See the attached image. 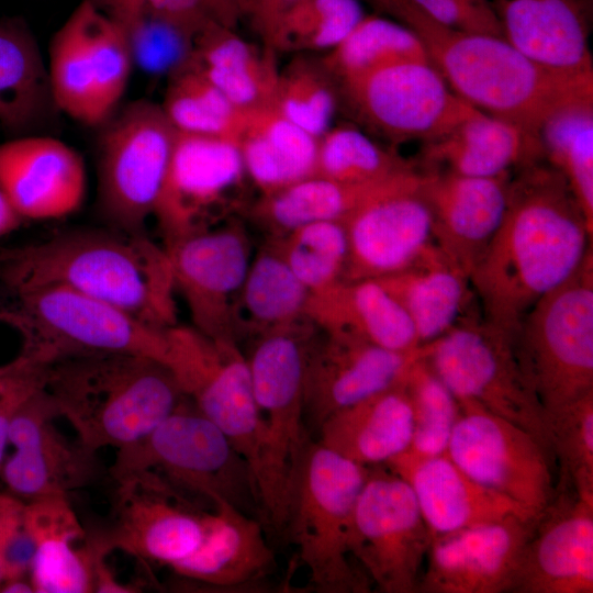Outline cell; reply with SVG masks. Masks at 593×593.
I'll return each instance as SVG.
<instances>
[{"label": "cell", "instance_id": "cell-26", "mask_svg": "<svg viewBox=\"0 0 593 593\" xmlns=\"http://www.w3.org/2000/svg\"><path fill=\"white\" fill-rule=\"evenodd\" d=\"M593 592V502L574 493L536 521L514 593Z\"/></svg>", "mask_w": 593, "mask_h": 593}, {"label": "cell", "instance_id": "cell-55", "mask_svg": "<svg viewBox=\"0 0 593 593\" xmlns=\"http://www.w3.org/2000/svg\"><path fill=\"white\" fill-rule=\"evenodd\" d=\"M24 503L9 496L0 504V584L7 580V574L2 561L3 545L12 529L21 522Z\"/></svg>", "mask_w": 593, "mask_h": 593}, {"label": "cell", "instance_id": "cell-14", "mask_svg": "<svg viewBox=\"0 0 593 593\" xmlns=\"http://www.w3.org/2000/svg\"><path fill=\"white\" fill-rule=\"evenodd\" d=\"M429 544L411 486L389 468L370 467L355 505L349 547L371 584L383 593L417 592Z\"/></svg>", "mask_w": 593, "mask_h": 593}, {"label": "cell", "instance_id": "cell-3", "mask_svg": "<svg viewBox=\"0 0 593 593\" xmlns=\"http://www.w3.org/2000/svg\"><path fill=\"white\" fill-rule=\"evenodd\" d=\"M385 13L417 34L430 64L461 100L536 137L555 112L593 99V74L544 66L502 36L444 26L407 0H389Z\"/></svg>", "mask_w": 593, "mask_h": 593}, {"label": "cell", "instance_id": "cell-12", "mask_svg": "<svg viewBox=\"0 0 593 593\" xmlns=\"http://www.w3.org/2000/svg\"><path fill=\"white\" fill-rule=\"evenodd\" d=\"M46 67L56 110L98 127L116 111L130 80L127 34L90 0H81L54 34Z\"/></svg>", "mask_w": 593, "mask_h": 593}, {"label": "cell", "instance_id": "cell-45", "mask_svg": "<svg viewBox=\"0 0 593 593\" xmlns=\"http://www.w3.org/2000/svg\"><path fill=\"white\" fill-rule=\"evenodd\" d=\"M404 388L413 416L412 438L405 450L427 456L446 452L460 407L425 359L424 349L409 368Z\"/></svg>", "mask_w": 593, "mask_h": 593}, {"label": "cell", "instance_id": "cell-15", "mask_svg": "<svg viewBox=\"0 0 593 593\" xmlns=\"http://www.w3.org/2000/svg\"><path fill=\"white\" fill-rule=\"evenodd\" d=\"M340 90L362 122L393 143L434 141L477 110L430 61L394 64L342 83Z\"/></svg>", "mask_w": 593, "mask_h": 593}, {"label": "cell", "instance_id": "cell-35", "mask_svg": "<svg viewBox=\"0 0 593 593\" xmlns=\"http://www.w3.org/2000/svg\"><path fill=\"white\" fill-rule=\"evenodd\" d=\"M189 64L237 109L272 105L279 70L270 53H261L234 27L210 24L194 38Z\"/></svg>", "mask_w": 593, "mask_h": 593}, {"label": "cell", "instance_id": "cell-53", "mask_svg": "<svg viewBox=\"0 0 593 593\" xmlns=\"http://www.w3.org/2000/svg\"><path fill=\"white\" fill-rule=\"evenodd\" d=\"M243 16L248 18L267 42L280 16L300 0H240Z\"/></svg>", "mask_w": 593, "mask_h": 593}, {"label": "cell", "instance_id": "cell-36", "mask_svg": "<svg viewBox=\"0 0 593 593\" xmlns=\"http://www.w3.org/2000/svg\"><path fill=\"white\" fill-rule=\"evenodd\" d=\"M238 144L246 174L262 194L316 174L318 138L272 105L246 112Z\"/></svg>", "mask_w": 593, "mask_h": 593}, {"label": "cell", "instance_id": "cell-24", "mask_svg": "<svg viewBox=\"0 0 593 593\" xmlns=\"http://www.w3.org/2000/svg\"><path fill=\"white\" fill-rule=\"evenodd\" d=\"M0 190L22 220H58L85 201L86 165L58 138L20 136L0 143Z\"/></svg>", "mask_w": 593, "mask_h": 593}, {"label": "cell", "instance_id": "cell-10", "mask_svg": "<svg viewBox=\"0 0 593 593\" xmlns=\"http://www.w3.org/2000/svg\"><path fill=\"white\" fill-rule=\"evenodd\" d=\"M423 349L460 409L505 418L552 454L545 411L521 369L510 334L484 320L463 317Z\"/></svg>", "mask_w": 593, "mask_h": 593}, {"label": "cell", "instance_id": "cell-50", "mask_svg": "<svg viewBox=\"0 0 593 593\" xmlns=\"http://www.w3.org/2000/svg\"><path fill=\"white\" fill-rule=\"evenodd\" d=\"M146 7L193 38L210 24L235 27L244 18L240 0H146Z\"/></svg>", "mask_w": 593, "mask_h": 593}, {"label": "cell", "instance_id": "cell-43", "mask_svg": "<svg viewBox=\"0 0 593 593\" xmlns=\"http://www.w3.org/2000/svg\"><path fill=\"white\" fill-rule=\"evenodd\" d=\"M365 15L361 0H300L280 16L266 44L270 49L328 53Z\"/></svg>", "mask_w": 593, "mask_h": 593}, {"label": "cell", "instance_id": "cell-20", "mask_svg": "<svg viewBox=\"0 0 593 593\" xmlns=\"http://www.w3.org/2000/svg\"><path fill=\"white\" fill-rule=\"evenodd\" d=\"M57 416L42 385L19 404L11 417L9 444L14 452L5 458L0 478L8 494L23 503L68 496L98 474L97 452L59 433L52 422Z\"/></svg>", "mask_w": 593, "mask_h": 593}, {"label": "cell", "instance_id": "cell-59", "mask_svg": "<svg viewBox=\"0 0 593 593\" xmlns=\"http://www.w3.org/2000/svg\"><path fill=\"white\" fill-rule=\"evenodd\" d=\"M10 495L8 493H0V504L3 503Z\"/></svg>", "mask_w": 593, "mask_h": 593}, {"label": "cell", "instance_id": "cell-1", "mask_svg": "<svg viewBox=\"0 0 593 593\" xmlns=\"http://www.w3.org/2000/svg\"><path fill=\"white\" fill-rule=\"evenodd\" d=\"M593 227L564 177L537 161L510 178L502 221L470 273L483 320L510 334L579 268Z\"/></svg>", "mask_w": 593, "mask_h": 593}, {"label": "cell", "instance_id": "cell-2", "mask_svg": "<svg viewBox=\"0 0 593 593\" xmlns=\"http://www.w3.org/2000/svg\"><path fill=\"white\" fill-rule=\"evenodd\" d=\"M0 282L14 294L66 288L159 328L178 324L169 257L145 232L78 228L0 248Z\"/></svg>", "mask_w": 593, "mask_h": 593}, {"label": "cell", "instance_id": "cell-39", "mask_svg": "<svg viewBox=\"0 0 593 593\" xmlns=\"http://www.w3.org/2000/svg\"><path fill=\"white\" fill-rule=\"evenodd\" d=\"M55 108L44 63L30 31L0 22V123L23 132Z\"/></svg>", "mask_w": 593, "mask_h": 593}, {"label": "cell", "instance_id": "cell-27", "mask_svg": "<svg viewBox=\"0 0 593 593\" xmlns=\"http://www.w3.org/2000/svg\"><path fill=\"white\" fill-rule=\"evenodd\" d=\"M510 178L426 171L433 242L469 277L502 221Z\"/></svg>", "mask_w": 593, "mask_h": 593}, {"label": "cell", "instance_id": "cell-22", "mask_svg": "<svg viewBox=\"0 0 593 593\" xmlns=\"http://www.w3.org/2000/svg\"><path fill=\"white\" fill-rule=\"evenodd\" d=\"M245 176L237 139L178 132L154 215L164 243L210 226Z\"/></svg>", "mask_w": 593, "mask_h": 593}, {"label": "cell", "instance_id": "cell-48", "mask_svg": "<svg viewBox=\"0 0 593 593\" xmlns=\"http://www.w3.org/2000/svg\"><path fill=\"white\" fill-rule=\"evenodd\" d=\"M552 454L579 497L593 502V391L547 417Z\"/></svg>", "mask_w": 593, "mask_h": 593}, {"label": "cell", "instance_id": "cell-16", "mask_svg": "<svg viewBox=\"0 0 593 593\" xmlns=\"http://www.w3.org/2000/svg\"><path fill=\"white\" fill-rule=\"evenodd\" d=\"M446 454L473 480L536 517L553 501L550 452L533 434L505 418L460 409Z\"/></svg>", "mask_w": 593, "mask_h": 593}, {"label": "cell", "instance_id": "cell-49", "mask_svg": "<svg viewBox=\"0 0 593 593\" xmlns=\"http://www.w3.org/2000/svg\"><path fill=\"white\" fill-rule=\"evenodd\" d=\"M133 67L146 75L168 78L186 67L194 38L175 24L146 11L127 33Z\"/></svg>", "mask_w": 593, "mask_h": 593}, {"label": "cell", "instance_id": "cell-31", "mask_svg": "<svg viewBox=\"0 0 593 593\" xmlns=\"http://www.w3.org/2000/svg\"><path fill=\"white\" fill-rule=\"evenodd\" d=\"M305 316L324 333L351 334L387 349L422 346L405 310L376 279L339 280L311 292Z\"/></svg>", "mask_w": 593, "mask_h": 593}, {"label": "cell", "instance_id": "cell-28", "mask_svg": "<svg viewBox=\"0 0 593 593\" xmlns=\"http://www.w3.org/2000/svg\"><path fill=\"white\" fill-rule=\"evenodd\" d=\"M504 38L549 68L593 74V0H493Z\"/></svg>", "mask_w": 593, "mask_h": 593}, {"label": "cell", "instance_id": "cell-40", "mask_svg": "<svg viewBox=\"0 0 593 593\" xmlns=\"http://www.w3.org/2000/svg\"><path fill=\"white\" fill-rule=\"evenodd\" d=\"M429 61L417 34L403 23L366 14L347 37L322 60L339 85L404 61Z\"/></svg>", "mask_w": 593, "mask_h": 593}, {"label": "cell", "instance_id": "cell-5", "mask_svg": "<svg viewBox=\"0 0 593 593\" xmlns=\"http://www.w3.org/2000/svg\"><path fill=\"white\" fill-rule=\"evenodd\" d=\"M314 332L307 320L268 329L255 336L246 357L261 418L254 484L261 522L277 533L286 530L298 472L311 441L304 385Z\"/></svg>", "mask_w": 593, "mask_h": 593}, {"label": "cell", "instance_id": "cell-34", "mask_svg": "<svg viewBox=\"0 0 593 593\" xmlns=\"http://www.w3.org/2000/svg\"><path fill=\"white\" fill-rule=\"evenodd\" d=\"M429 164L471 177L510 174L542 156L539 138L503 119L475 110L445 135L425 143Z\"/></svg>", "mask_w": 593, "mask_h": 593}, {"label": "cell", "instance_id": "cell-8", "mask_svg": "<svg viewBox=\"0 0 593 593\" xmlns=\"http://www.w3.org/2000/svg\"><path fill=\"white\" fill-rule=\"evenodd\" d=\"M521 369L546 419L593 391V254L540 298L513 336Z\"/></svg>", "mask_w": 593, "mask_h": 593}, {"label": "cell", "instance_id": "cell-6", "mask_svg": "<svg viewBox=\"0 0 593 593\" xmlns=\"http://www.w3.org/2000/svg\"><path fill=\"white\" fill-rule=\"evenodd\" d=\"M369 468L310 441L298 472L286 530L321 593H366L371 582L354 560V510Z\"/></svg>", "mask_w": 593, "mask_h": 593}, {"label": "cell", "instance_id": "cell-11", "mask_svg": "<svg viewBox=\"0 0 593 593\" xmlns=\"http://www.w3.org/2000/svg\"><path fill=\"white\" fill-rule=\"evenodd\" d=\"M97 202L110 227L142 233L155 215L178 131L161 104L134 100L100 126Z\"/></svg>", "mask_w": 593, "mask_h": 593}, {"label": "cell", "instance_id": "cell-37", "mask_svg": "<svg viewBox=\"0 0 593 593\" xmlns=\"http://www.w3.org/2000/svg\"><path fill=\"white\" fill-rule=\"evenodd\" d=\"M404 171L370 183H346L314 175L264 194L254 208V215L272 231L275 236H282L313 222L345 223L360 206L387 189Z\"/></svg>", "mask_w": 593, "mask_h": 593}, {"label": "cell", "instance_id": "cell-41", "mask_svg": "<svg viewBox=\"0 0 593 593\" xmlns=\"http://www.w3.org/2000/svg\"><path fill=\"white\" fill-rule=\"evenodd\" d=\"M538 138L542 155L564 177L593 227V99L555 112Z\"/></svg>", "mask_w": 593, "mask_h": 593}, {"label": "cell", "instance_id": "cell-54", "mask_svg": "<svg viewBox=\"0 0 593 593\" xmlns=\"http://www.w3.org/2000/svg\"><path fill=\"white\" fill-rule=\"evenodd\" d=\"M127 34L147 11L146 0H90Z\"/></svg>", "mask_w": 593, "mask_h": 593}, {"label": "cell", "instance_id": "cell-38", "mask_svg": "<svg viewBox=\"0 0 593 593\" xmlns=\"http://www.w3.org/2000/svg\"><path fill=\"white\" fill-rule=\"evenodd\" d=\"M309 296L275 236L251 258L237 305L238 338L305 318Z\"/></svg>", "mask_w": 593, "mask_h": 593}, {"label": "cell", "instance_id": "cell-18", "mask_svg": "<svg viewBox=\"0 0 593 593\" xmlns=\"http://www.w3.org/2000/svg\"><path fill=\"white\" fill-rule=\"evenodd\" d=\"M425 177L426 172L414 167L404 171L344 223L348 256L343 280L399 272L433 240Z\"/></svg>", "mask_w": 593, "mask_h": 593}, {"label": "cell", "instance_id": "cell-46", "mask_svg": "<svg viewBox=\"0 0 593 593\" xmlns=\"http://www.w3.org/2000/svg\"><path fill=\"white\" fill-rule=\"evenodd\" d=\"M276 237L287 264L310 293L343 280L348 256L343 222H313Z\"/></svg>", "mask_w": 593, "mask_h": 593}, {"label": "cell", "instance_id": "cell-58", "mask_svg": "<svg viewBox=\"0 0 593 593\" xmlns=\"http://www.w3.org/2000/svg\"><path fill=\"white\" fill-rule=\"evenodd\" d=\"M373 5L378 11L384 13L388 0H365Z\"/></svg>", "mask_w": 593, "mask_h": 593}, {"label": "cell", "instance_id": "cell-17", "mask_svg": "<svg viewBox=\"0 0 593 593\" xmlns=\"http://www.w3.org/2000/svg\"><path fill=\"white\" fill-rule=\"evenodd\" d=\"M163 246L192 326L212 338L238 343V299L253 258L245 230L236 223L210 225Z\"/></svg>", "mask_w": 593, "mask_h": 593}, {"label": "cell", "instance_id": "cell-47", "mask_svg": "<svg viewBox=\"0 0 593 593\" xmlns=\"http://www.w3.org/2000/svg\"><path fill=\"white\" fill-rule=\"evenodd\" d=\"M334 81L323 63L296 59L279 71L272 107L320 139L332 127L336 112Z\"/></svg>", "mask_w": 593, "mask_h": 593}, {"label": "cell", "instance_id": "cell-30", "mask_svg": "<svg viewBox=\"0 0 593 593\" xmlns=\"http://www.w3.org/2000/svg\"><path fill=\"white\" fill-rule=\"evenodd\" d=\"M23 523L35 542L30 580L37 593L94 592L97 544L67 496L24 503Z\"/></svg>", "mask_w": 593, "mask_h": 593}, {"label": "cell", "instance_id": "cell-21", "mask_svg": "<svg viewBox=\"0 0 593 593\" xmlns=\"http://www.w3.org/2000/svg\"><path fill=\"white\" fill-rule=\"evenodd\" d=\"M537 519L510 516L430 536L417 592H514Z\"/></svg>", "mask_w": 593, "mask_h": 593}, {"label": "cell", "instance_id": "cell-29", "mask_svg": "<svg viewBox=\"0 0 593 593\" xmlns=\"http://www.w3.org/2000/svg\"><path fill=\"white\" fill-rule=\"evenodd\" d=\"M262 522L219 500L205 514L198 548L169 567L175 574L217 589L251 588L275 568Z\"/></svg>", "mask_w": 593, "mask_h": 593}, {"label": "cell", "instance_id": "cell-23", "mask_svg": "<svg viewBox=\"0 0 593 593\" xmlns=\"http://www.w3.org/2000/svg\"><path fill=\"white\" fill-rule=\"evenodd\" d=\"M423 354L395 351L347 333H324L309 354L304 412L316 427L335 412L404 382L409 368Z\"/></svg>", "mask_w": 593, "mask_h": 593}, {"label": "cell", "instance_id": "cell-7", "mask_svg": "<svg viewBox=\"0 0 593 593\" xmlns=\"http://www.w3.org/2000/svg\"><path fill=\"white\" fill-rule=\"evenodd\" d=\"M139 470L203 508L224 500L250 515L259 512L248 463L187 398L146 437L119 449L110 472Z\"/></svg>", "mask_w": 593, "mask_h": 593}, {"label": "cell", "instance_id": "cell-9", "mask_svg": "<svg viewBox=\"0 0 593 593\" xmlns=\"http://www.w3.org/2000/svg\"><path fill=\"white\" fill-rule=\"evenodd\" d=\"M15 311L0 318L23 334L22 356L46 365L80 354H126L166 365L169 328L149 325L132 314L78 293L49 287L14 294Z\"/></svg>", "mask_w": 593, "mask_h": 593}, {"label": "cell", "instance_id": "cell-13", "mask_svg": "<svg viewBox=\"0 0 593 593\" xmlns=\"http://www.w3.org/2000/svg\"><path fill=\"white\" fill-rule=\"evenodd\" d=\"M166 366L193 406L216 425L249 466L253 480L261 437L247 358L232 339L193 326L169 328Z\"/></svg>", "mask_w": 593, "mask_h": 593}, {"label": "cell", "instance_id": "cell-25", "mask_svg": "<svg viewBox=\"0 0 593 593\" xmlns=\"http://www.w3.org/2000/svg\"><path fill=\"white\" fill-rule=\"evenodd\" d=\"M384 465L411 486L430 536L510 516L539 518L514 500L473 480L446 452L427 456L404 450Z\"/></svg>", "mask_w": 593, "mask_h": 593}, {"label": "cell", "instance_id": "cell-19", "mask_svg": "<svg viewBox=\"0 0 593 593\" xmlns=\"http://www.w3.org/2000/svg\"><path fill=\"white\" fill-rule=\"evenodd\" d=\"M112 477L116 481L113 525L101 536L110 550L121 549L144 561L171 567L198 548L205 508L148 471Z\"/></svg>", "mask_w": 593, "mask_h": 593}, {"label": "cell", "instance_id": "cell-57", "mask_svg": "<svg viewBox=\"0 0 593 593\" xmlns=\"http://www.w3.org/2000/svg\"><path fill=\"white\" fill-rule=\"evenodd\" d=\"M0 592L14 593V592H34V588L31 580L25 578H18L7 580L0 584Z\"/></svg>", "mask_w": 593, "mask_h": 593}, {"label": "cell", "instance_id": "cell-56", "mask_svg": "<svg viewBox=\"0 0 593 593\" xmlns=\"http://www.w3.org/2000/svg\"><path fill=\"white\" fill-rule=\"evenodd\" d=\"M22 221V217L0 190V238L15 231Z\"/></svg>", "mask_w": 593, "mask_h": 593}, {"label": "cell", "instance_id": "cell-42", "mask_svg": "<svg viewBox=\"0 0 593 593\" xmlns=\"http://www.w3.org/2000/svg\"><path fill=\"white\" fill-rule=\"evenodd\" d=\"M161 108L179 133L237 141L246 116L190 64L168 78Z\"/></svg>", "mask_w": 593, "mask_h": 593}, {"label": "cell", "instance_id": "cell-60", "mask_svg": "<svg viewBox=\"0 0 593 593\" xmlns=\"http://www.w3.org/2000/svg\"><path fill=\"white\" fill-rule=\"evenodd\" d=\"M8 365L0 367V377L7 371Z\"/></svg>", "mask_w": 593, "mask_h": 593}, {"label": "cell", "instance_id": "cell-44", "mask_svg": "<svg viewBox=\"0 0 593 593\" xmlns=\"http://www.w3.org/2000/svg\"><path fill=\"white\" fill-rule=\"evenodd\" d=\"M413 167L356 127H331L318 139L316 176L346 183L384 180Z\"/></svg>", "mask_w": 593, "mask_h": 593}, {"label": "cell", "instance_id": "cell-52", "mask_svg": "<svg viewBox=\"0 0 593 593\" xmlns=\"http://www.w3.org/2000/svg\"><path fill=\"white\" fill-rule=\"evenodd\" d=\"M44 384V367L19 356L0 377V473L9 444L11 417L19 404Z\"/></svg>", "mask_w": 593, "mask_h": 593}, {"label": "cell", "instance_id": "cell-51", "mask_svg": "<svg viewBox=\"0 0 593 593\" xmlns=\"http://www.w3.org/2000/svg\"><path fill=\"white\" fill-rule=\"evenodd\" d=\"M435 22L462 32L502 36L503 31L489 0H407Z\"/></svg>", "mask_w": 593, "mask_h": 593}, {"label": "cell", "instance_id": "cell-4", "mask_svg": "<svg viewBox=\"0 0 593 593\" xmlns=\"http://www.w3.org/2000/svg\"><path fill=\"white\" fill-rule=\"evenodd\" d=\"M44 389L78 439L97 452L131 446L184 400L163 362L126 354H80L44 365Z\"/></svg>", "mask_w": 593, "mask_h": 593}, {"label": "cell", "instance_id": "cell-33", "mask_svg": "<svg viewBox=\"0 0 593 593\" xmlns=\"http://www.w3.org/2000/svg\"><path fill=\"white\" fill-rule=\"evenodd\" d=\"M376 280L405 310L421 345L444 335L465 317L470 277L433 240L407 267Z\"/></svg>", "mask_w": 593, "mask_h": 593}, {"label": "cell", "instance_id": "cell-32", "mask_svg": "<svg viewBox=\"0 0 593 593\" xmlns=\"http://www.w3.org/2000/svg\"><path fill=\"white\" fill-rule=\"evenodd\" d=\"M317 430L318 444L356 463H385L407 449L412 438L404 382L335 412Z\"/></svg>", "mask_w": 593, "mask_h": 593}]
</instances>
